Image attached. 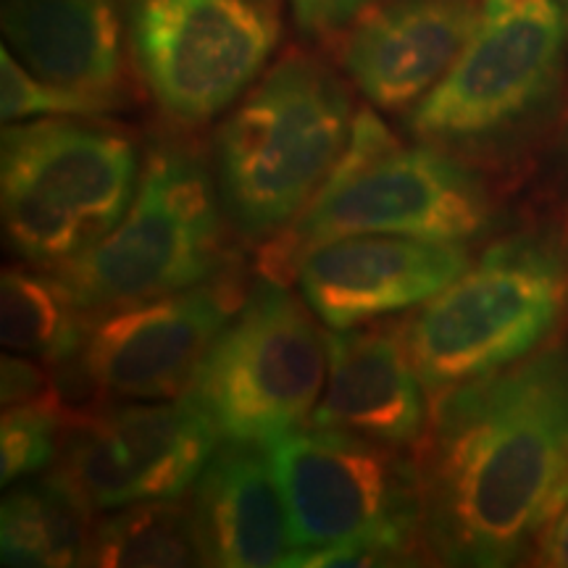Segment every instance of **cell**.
<instances>
[{
	"label": "cell",
	"mask_w": 568,
	"mask_h": 568,
	"mask_svg": "<svg viewBox=\"0 0 568 568\" xmlns=\"http://www.w3.org/2000/svg\"><path fill=\"white\" fill-rule=\"evenodd\" d=\"M416 464L432 564H524L568 495V339L437 393Z\"/></svg>",
	"instance_id": "1"
},
{
	"label": "cell",
	"mask_w": 568,
	"mask_h": 568,
	"mask_svg": "<svg viewBox=\"0 0 568 568\" xmlns=\"http://www.w3.org/2000/svg\"><path fill=\"white\" fill-rule=\"evenodd\" d=\"M355 113L345 82L305 53L284 55L234 103L211 166L240 240L268 247L301 222L343 159Z\"/></svg>",
	"instance_id": "2"
},
{
	"label": "cell",
	"mask_w": 568,
	"mask_h": 568,
	"mask_svg": "<svg viewBox=\"0 0 568 568\" xmlns=\"http://www.w3.org/2000/svg\"><path fill=\"white\" fill-rule=\"evenodd\" d=\"M266 456L293 539L284 566L432 564L416 450L303 426Z\"/></svg>",
	"instance_id": "3"
},
{
	"label": "cell",
	"mask_w": 568,
	"mask_h": 568,
	"mask_svg": "<svg viewBox=\"0 0 568 568\" xmlns=\"http://www.w3.org/2000/svg\"><path fill=\"white\" fill-rule=\"evenodd\" d=\"M493 219L495 197L477 166L429 142L406 145L376 111L361 109L322 193L293 230L266 247L264 274L293 272L308 247L353 234L468 245Z\"/></svg>",
	"instance_id": "4"
},
{
	"label": "cell",
	"mask_w": 568,
	"mask_h": 568,
	"mask_svg": "<svg viewBox=\"0 0 568 568\" xmlns=\"http://www.w3.org/2000/svg\"><path fill=\"white\" fill-rule=\"evenodd\" d=\"M566 61L568 0H481L471 40L408 111V130L477 169L514 163L550 116Z\"/></svg>",
	"instance_id": "5"
},
{
	"label": "cell",
	"mask_w": 568,
	"mask_h": 568,
	"mask_svg": "<svg viewBox=\"0 0 568 568\" xmlns=\"http://www.w3.org/2000/svg\"><path fill=\"white\" fill-rule=\"evenodd\" d=\"M568 308V237L524 230L485 247L466 272L400 318L429 395L527 358Z\"/></svg>",
	"instance_id": "6"
},
{
	"label": "cell",
	"mask_w": 568,
	"mask_h": 568,
	"mask_svg": "<svg viewBox=\"0 0 568 568\" xmlns=\"http://www.w3.org/2000/svg\"><path fill=\"white\" fill-rule=\"evenodd\" d=\"M138 142L103 116H51L6 124L0 209L9 251L59 268L103 240L138 193Z\"/></svg>",
	"instance_id": "7"
},
{
	"label": "cell",
	"mask_w": 568,
	"mask_h": 568,
	"mask_svg": "<svg viewBox=\"0 0 568 568\" xmlns=\"http://www.w3.org/2000/svg\"><path fill=\"white\" fill-rule=\"evenodd\" d=\"M213 166L182 140L153 142L130 211L69 264L51 268L90 314L195 287L237 261Z\"/></svg>",
	"instance_id": "8"
},
{
	"label": "cell",
	"mask_w": 568,
	"mask_h": 568,
	"mask_svg": "<svg viewBox=\"0 0 568 568\" xmlns=\"http://www.w3.org/2000/svg\"><path fill=\"white\" fill-rule=\"evenodd\" d=\"M301 290L264 274L197 366L184 397L224 443L266 447L308 424L329 368V339Z\"/></svg>",
	"instance_id": "9"
},
{
	"label": "cell",
	"mask_w": 568,
	"mask_h": 568,
	"mask_svg": "<svg viewBox=\"0 0 568 568\" xmlns=\"http://www.w3.org/2000/svg\"><path fill=\"white\" fill-rule=\"evenodd\" d=\"M247 290L232 264L195 287L92 314L80 355L55 368L69 410L180 397Z\"/></svg>",
	"instance_id": "10"
},
{
	"label": "cell",
	"mask_w": 568,
	"mask_h": 568,
	"mask_svg": "<svg viewBox=\"0 0 568 568\" xmlns=\"http://www.w3.org/2000/svg\"><path fill=\"white\" fill-rule=\"evenodd\" d=\"M280 42L268 0H130V53L153 101L182 126L232 109Z\"/></svg>",
	"instance_id": "11"
},
{
	"label": "cell",
	"mask_w": 568,
	"mask_h": 568,
	"mask_svg": "<svg viewBox=\"0 0 568 568\" xmlns=\"http://www.w3.org/2000/svg\"><path fill=\"white\" fill-rule=\"evenodd\" d=\"M224 439L190 397L126 400L69 410L53 468L95 514L182 497Z\"/></svg>",
	"instance_id": "12"
},
{
	"label": "cell",
	"mask_w": 568,
	"mask_h": 568,
	"mask_svg": "<svg viewBox=\"0 0 568 568\" xmlns=\"http://www.w3.org/2000/svg\"><path fill=\"white\" fill-rule=\"evenodd\" d=\"M471 264L468 245L397 234H353L308 247L293 274L305 303L332 329L408 314Z\"/></svg>",
	"instance_id": "13"
},
{
	"label": "cell",
	"mask_w": 568,
	"mask_h": 568,
	"mask_svg": "<svg viewBox=\"0 0 568 568\" xmlns=\"http://www.w3.org/2000/svg\"><path fill=\"white\" fill-rule=\"evenodd\" d=\"M481 13V0H379L345 30L339 63L374 109L408 113L443 82Z\"/></svg>",
	"instance_id": "14"
},
{
	"label": "cell",
	"mask_w": 568,
	"mask_h": 568,
	"mask_svg": "<svg viewBox=\"0 0 568 568\" xmlns=\"http://www.w3.org/2000/svg\"><path fill=\"white\" fill-rule=\"evenodd\" d=\"M326 339L329 368L305 426L416 450L432 403L400 318L335 329Z\"/></svg>",
	"instance_id": "15"
},
{
	"label": "cell",
	"mask_w": 568,
	"mask_h": 568,
	"mask_svg": "<svg viewBox=\"0 0 568 568\" xmlns=\"http://www.w3.org/2000/svg\"><path fill=\"white\" fill-rule=\"evenodd\" d=\"M3 38L32 74L122 105L130 0H3Z\"/></svg>",
	"instance_id": "16"
},
{
	"label": "cell",
	"mask_w": 568,
	"mask_h": 568,
	"mask_svg": "<svg viewBox=\"0 0 568 568\" xmlns=\"http://www.w3.org/2000/svg\"><path fill=\"white\" fill-rule=\"evenodd\" d=\"M190 500L209 566L272 568L293 552L287 508L264 447L219 445Z\"/></svg>",
	"instance_id": "17"
},
{
	"label": "cell",
	"mask_w": 568,
	"mask_h": 568,
	"mask_svg": "<svg viewBox=\"0 0 568 568\" xmlns=\"http://www.w3.org/2000/svg\"><path fill=\"white\" fill-rule=\"evenodd\" d=\"M98 514L59 468L11 485L0 510V556L11 568L88 566Z\"/></svg>",
	"instance_id": "18"
},
{
	"label": "cell",
	"mask_w": 568,
	"mask_h": 568,
	"mask_svg": "<svg viewBox=\"0 0 568 568\" xmlns=\"http://www.w3.org/2000/svg\"><path fill=\"white\" fill-rule=\"evenodd\" d=\"M92 314L51 268L11 266L0 280V339L6 353L61 368L88 339Z\"/></svg>",
	"instance_id": "19"
},
{
	"label": "cell",
	"mask_w": 568,
	"mask_h": 568,
	"mask_svg": "<svg viewBox=\"0 0 568 568\" xmlns=\"http://www.w3.org/2000/svg\"><path fill=\"white\" fill-rule=\"evenodd\" d=\"M88 566L193 568L209 566L190 495L142 500L105 510L92 531Z\"/></svg>",
	"instance_id": "20"
},
{
	"label": "cell",
	"mask_w": 568,
	"mask_h": 568,
	"mask_svg": "<svg viewBox=\"0 0 568 568\" xmlns=\"http://www.w3.org/2000/svg\"><path fill=\"white\" fill-rule=\"evenodd\" d=\"M0 103L6 124L51 116H109L116 111V105L109 101L32 74L6 45L0 51Z\"/></svg>",
	"instance_id": "21"
},
{
	"label": "cell",
	"mask_w": 568,
	"mask_h": 568,
	"mask_svg": "<svg viewBox=\"0 0 568 568\" xmlns=\"http://www.w3.org/2000/svg\"><path fill=\"white\" fill-rule=\"evenodd\" d=\"M67 416V410L55 408H3L0 481L6 489L51 471L61 453Z\"/></svg>",
	"instance_id": "22"
},
{
	"label": "cell",
	"mask_w": 568,
	"mask_h": 568,
	"mask_svg": "<svg viewBox=\"0 0 568 568\" xmlns=\"http://www.w3.org/2000/svg\"><path fill=\"white\" fill-rule=\"evenodd\" d=\"M0 366H3L0 372L3 374V385H0L3 408H55L69 414L53 366L19 353H6Z\"/></svg>",
	"instance_id": "23"
},
{
	"label": "cell",
	"mask_w": 568,
	"mask_h": 568,
	"mask_svg": "<svg viewBox=\"0 0 568 568\" xmlns=\"http://www.w3.org/2000/svg\"><path fill=\"white\" fill-rule=\"evenodd\" d=\"M379 0H290L297 30L308 38H329L347 30Z\"/></svg>",
	"instance_id": "24"
},
{
	"label": "cell",
	"mask_w": 568,
	"mask_h": 568,
	"mask_svg": "<svg viewBox=\"0 0 568 568\" xmlns=\"http://www.w3.org/2000/svg\"><path fill=\"white\" fill-rule=\"evenodd\" d=\"M537 564L552 568H568V495L560 500L556 514L545 524L537 539Z\"/></svg>",
	"instance_id": "25"
},
{
	"label": "cell",
	"mask_w": 568,
	"mask_h": 568,
	"mask_svg": "<svg viewBox=\"0 0 568 568\" xmlns=\"http://www.w3.org/2000/svg\"><path fill=\"white\" fill-rule=\"evenodd\" d=\"M558 163H560V172H564L566 180H568V109H566V119H564V130H560Z\"/></svg>",
	"instance_id": "26"
}]
</instances>
